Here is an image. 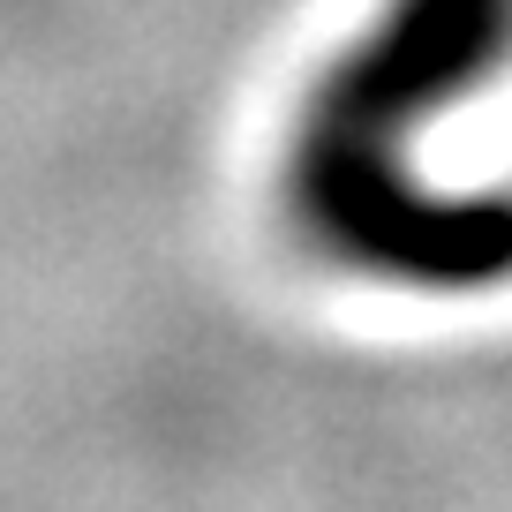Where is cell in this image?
<instances>
[{
    "instance_id": "6da1fadb",
    "label": "cell",
    "mask_w": 512,
    "mask_h": 512,
    "mask_svg": "<svg viewBox=\"0 0 512 512\" xmlns=\"http://www.w3.org/2000/svg\"><path fill=\"white\" fill-rule=\"evenodd\" d=\"M512 53V0H392L332 61L287 144L302 241L384 287L475 294L512 279V196H445L407 174L415 121L445 113Z\"/></svg>"
}]
</instances>
